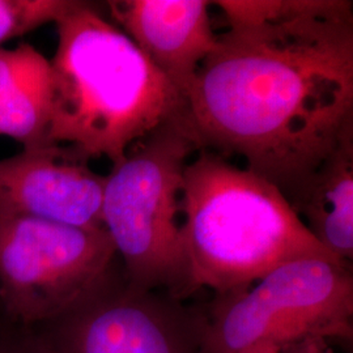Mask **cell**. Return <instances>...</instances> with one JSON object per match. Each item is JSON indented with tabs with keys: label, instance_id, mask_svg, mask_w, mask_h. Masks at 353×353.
Listing matches in <instances>:
<instances>
[{
	"label": "cell",
	"instance_id": "cell-3",
	"mask_svg": "<svg viewBox=\"0 0 353 353\" xmlns=\"http://www.w3.org/2000/svg\"><path fill=\"white\" fill-rule=\"evenodd\" d=\"M182 239L189 293L208 288L217 297L246 290L292 261H338L275 185L207 150L185 169Z\"/></svg>",
	"mask_w": 353,
	"mask_h": 353
},
{
	"label": "cell",
	"instance_id": "cell-9",
	"mask_svg": "<svg viewBox=\"0 0 353 353\" xmlns=\"http://www.w3.org/2000/svg\"><path fill=\"white\" fill-rule=\"evenodd\" d=\"M207 0H110L114 23L150 63L183 96L205 58L214 33Z\"/></svg>",
	"mask_w": 353,
	"mask_h": 353
},
{
	"label": "cell",
	"instance_id": "cell-1",
	"mask_svg": "<svg viewBox=\"0 0 353 353\" xmlns=\"http://www.w3.org/2000/svg\"><path fill=\"white\" fill-rule=\"evenodd\" d=\"M219 34L176 122L196 150L239 156L288 203L353 131V3L217 0Z\"/></svg>",
	"mask_w": 353,
	"mask_h": 353
},
{
	"label": "cell",
	"instance_id": "cell-6",
	"mask_svg": "<svg viewBox=\"0 0 353 353\" xmlns=\"http://www.w3.org/2000/svg\"><path fill=\"white\" fill-rule=\"evenodd\" d=\"M115 256L105 229L0 214V300L19 322L45 325L99 290Z\"/></svg>",
	"mask_w": 353,
	"mask_h": 353
},
{
	"label": "cell",
	"instance_id": "cell-5",
	"mask_svg": "<svg viewBox=\"0 0 353 353\" xmlns=\"http://www.w3.org/2000/svg\"><path fill=\"white\" fill-rule=\"evenodd\" d=\"M353 278L350 265L327 258L281 265L249 288L219 297L202 331L201 353H242L309 336L351 339Z\"/></svg>",
	"mask_w": 353,
	"mask_h": 353
},
{
	"label": "cell",
	"instance_id": "cell-12",
	"mask_svg": "<svg viewBox=\"0 0 353 353\" xmlns=\"http://www.w3.org/2000/svg\"><path fill=\"white\" fill-rule=\"evenodd\" d=\"M72 0H0V46L39 26L57 23Z\"/></svg>",
	"mask_w": 353,
	"mask_h": 353
},
{
	"label": "cell",
	"instance_id": "cell-4",
	"mask_svg": "<svg viewBox=\"0 0 353 353\" xmlns=\"http://www.w3.org/2000/svg\"><path fill=\"white\" fill-rule=\"evenodd\" d=\"M195 152L176 118L137 141L105 178L102 225L135 288L189 294L182 190Z\"/></svg>",
	"mask_w": 353,
	"mask_h": 353
},
{
	"label": "cell",
	"instance_id": "cell-8",
	"mask_svg": "<svg viewBox=\"0 0 353 353\" xmlns=\"http://www.w3.org/2000/svg\"><path fill=\"white\" fill-rule=\"evenodd\" d=\"M105 178L65 145H45L0 160V214L84 229L102 225Z\"/></svg>",
	"mask_w": 353,
	"mask_h": 353
},
{
	"label": "cell",
	"instance_id": "cell-2",
	"mask_svg": "<svg viewBox=\"0 0 353 353\" xmlns=\"http://www.w3.org/2000/svg\"><path fill=\"white\" fill-rule=\"evenodd\" d=\"M55 24L49 145L115 165L176 119L181 94L94 4L72 0Z\"/></svg>",
	"mask_w": 353,
	"mask_h": 353
},
{
	"label": "cell",
	"instance_id": "cell-14",
	"mask_svg": "<svg viewBox=\"0 0 353 353\" xmlns=\"http://www.w3.org/2000/svg\"><path fill=\"white\" fill-rule=\"evenodd\" d=\"M242 353H284V351L278 345L262 344V345L252 347L250 350H246V351H243Z\"/></svg>",
	"mask_w": 353,
	"mask_h": 353
},
{
	"label": "cell",
	"instance_id": "cell-11",
	"mask_svg": "<svg viewBox=\"0 0 353 353\" xmlns=\"http://www.w3.org/2000/svg\"><path fill=\"white\" fill-rule=\"evenodd\" d=\"M51 97L50 61L29 43L0 46V135L24 150L49 145Z\"/></svg>",
	"mask_w": 353,
	"mask_h": 353
},
{
	"label": "cell",
	"instance_id": "cell-10",
	"mask_svg": "<svg viewBox=\"0 0 353 353\" xmlns=\"http://www.w3.org/2000/svg\"><path fill=\"white\" fill-rule=\"evenodd\" d=\"M303 225L344 265L353 259V131L309 176L290 202ZM351 267V265H350Z\"/></svg>",
	"mask_w": 353,
	"mask_h": 353
},
{
	"label": "cell",
	"instance_id": "cell-13",
	"mask_svg": "<svg viewBox=\"0 0 353 353\" xmlns=\"http://www.w3.org/2000/svg\"><path fill=\"white\" fill-rule=\"evenodd\" d=\"M281 350L284 353H336L330 345L328 339L318 336L303 338L301 341H294L288 345L281 347Z\"/></svg>",
	"mask_w": 353,
	"mask_h": 353
},
{
	"label": "cell",
	"instance_id": "cell-15",
	"mask_svg": "<svg viewBox=\"0 0 353 353\" xmlns=\"http://www.w3.org/2000/svg\"><path fill=\"white\" fill-rule=\"evenodd\" d=\"M0 353H36L33 348L28 350V351H17V350H8V348H3L0 347Z\"/></svg>",
	"mask_w": 353,
	"mask_h": 353
},
{
	"label": "cell",
	"instance_id": "cell-7",
	"mask_svg": "<svg viewBox=\"0 0 353 353\" xmlns=\"http://www.w3.org/2000/svg\"><path fill=\"white\" fill-rule=\"evenodd\" d=\"M179 316L154 292L112 275L72 310L45 323L36 353H191Z\"/></svg>",
	"mask_w": 353,
	"mask_h": 353
}]
</instances>
